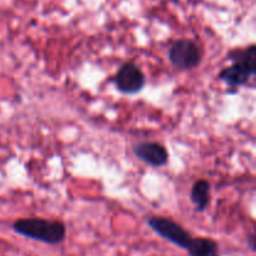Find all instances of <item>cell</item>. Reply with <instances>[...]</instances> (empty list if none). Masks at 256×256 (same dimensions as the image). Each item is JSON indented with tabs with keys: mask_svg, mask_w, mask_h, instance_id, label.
Here are the masks:
<instances>
[{
	"mask_svg": "<svg viewBox=\"0 0 256 256\" xmlns=\"http://www.w3.org/2000/svg\"><path fill=\"white\" fill-rule=\"evenodd\" d=\"M148 225L154 232H156L162 239L168 240L172 244L182 248V249H188L189 244L192 242V236L186 229L178 224L174 220L164 216H150L146 220Z\"/></svg>",
	"mask_w": 256,
	"mask_h": 256,
	"instance_id": "3",
	"label": "cell"
},
{
	"mask_svg": "<svg viewBox=\"0 0 256 256\" xmlns=\"http://www.w3.org/2000/svg\"><path fill=\"white\" fill-rule=\"evenodd\" d=\"M186 250L190 256H220L219 245L210 238H192Z\"/></svg>",
	"mask_w": 256,
	"mask_h": 256,
	"instance_id": "8",
	"label": "cell"
},
{
	"mask_svg": "<svg viewBox=\"0 0 256 256\" xmlns=\"http://www.w3.org/2000/svg\"><path fill=\"white\" fill-rule=\"evenodd\" d=\"M114 82L116 89L122 94L134 95L142 92L145 86L144 72L134 62H125L120 66L114 76Z\"/></svg>",
	"mask_w": 256,
	"mask_h": 256,
	"instance_id": "5",
	"label": "cell"
},
{
	"mask_svg": "<svg viewBox=\"0 0 256 256\" xmlns=\"http://www.w3.org/2000/svg\"><path fill=\"white\" fill-rule=\"evenodd\" d=\"M16 234L28 239L36 240L49 245H58L64 242L66 228L59 220H46L42 218H24L12 224Z\"/></svg>",
	"mask_w": 256,
	"mask_h": 256,
	"instance_id": "2",
	"label": "cell"
},
{
	"mask_svg": "<svg viewBox=\"0 0 256 256\" xmlns=\"http://www.w3.org/2000/svg\"><path fill=\"white\" fill-rule=\"evenodd\" d=\"M132 152L138 159L152 168H162L169 160V152L164 145L155 142H139L132 148Z\"/></svg>",
	"mask_w": 256,
	"mask_h": 256,
	"instance_id": "6",
	"label": "cell"
},
{
	"mask_svg": "<svg viewBox=\"0 0 256 256\" xmlns=\"http://www.w3.org/2000/svg\"><path fill=\"white\" fill-rule=\"evenodd\" d=\"M169 59L172 66L179 70H192L200 65L202 52L199 45L190 39H179L169 50Z\"/></svg>",
	"mask_w": 256,
	"mask_h": 256,
	"instance_id": "4",
	"label": "cell"
},
{
	"mask_svg": "<svg viewBox=\"0 0 256 256\" xmlns=\"http://www.w3.org/2000/svg\"><path fill=\"white\" fill-rule=\"evenodd\" d=\"M228 58L232 64L224 68L218 75V79L234 89L246 85L256 72V45L252 44L248 48L232 49L228 54Z\"/></svg>",
	"mask_w": 256,
	"mask_h": 256,
	"instance_id": "1",
	"label": "cell"
},
{
	"mask_svg": "<svg viewBox=\"0 0 256 256\" xmlns=\"http://www.w3.org/2000/svg\"><path fill=\"white\" fill-rule=\"evenodd\" d=\"M248 244H249L252 252H255V234H250L249 238H248Z\"/></svg>",
	"mask_w": 256,
	"mask_h": 256,
	"instance_id": "9",
	"label": "cell"
},
{
	"mask_svg": "<svg viewBox=\"0 0 256 256\" xmlns=\"http://www.w3.org/2000/svg\"><path fill=\"white\" fill-rule=\"evenodd\" d=\"M190 199L196 212H204L210 202V182L204 179L196 180L192 188Z\"/></svg>",
	"mask_w": 256,
	"mask_h": 256,
	"instance_id": "7",
	"label": "cell"
}]
</instances>
